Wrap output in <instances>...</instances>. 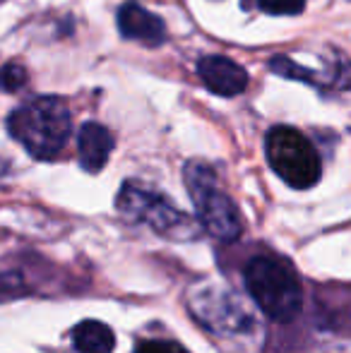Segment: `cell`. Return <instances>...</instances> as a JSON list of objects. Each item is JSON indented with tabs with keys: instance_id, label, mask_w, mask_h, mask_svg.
<instances>
[{
	"instance_id": "cell-6",
	"label": "cell",
	"mask_w": 351,
	"mask_h": 353,
	"mask_svg": "<svg viewBox=\"0 0 351 353\" xmlns=\"http://www.w3.org/2000/svg\"><path fill=\"white\" fill-rule=\"evenodd\" d=\"M118 212L135 223H145L159 236L169 238H188L195 226L188 221L183 212H178L164 195L140 185V183L126 181L116 197Z\"/></svg>"
},
{
	"instance_id": "cell-12",
	"label": "cell",
	"mask_w": 351,
	"mask_h": 353,
	"mask_svg": "<svg viewBox=\"0 0 351 353\" xmlns=\"http://www.w3.org/2000/svg\"><path fill=\"white\" fill-rule=\"evenodd\" d=\"M29 74H27V68L22 63H5L0 68V89L3 92H19V89L27 84Z\"/></svg>"
},
{
	"instance_id": "cell-2",
	"label": "cell",
	"mask_w": 351,
	"mask_h": 353,
	"mask_svg": "<svg viewBox=\"0 0 351 353\" xmlns=\"http://www.w3.org/2000/svg\"><path fill=\"white\" fill-rule=\"evenodd\" d=\"M253 303L274 322H291L303 307V286L294 265L279 255H255L243 270Z\"/></svg>"
},
{
	"instance_id": "cell-13",
	"label": "cell",
	"mask_w": 351,
	"mask_h": 353,
	"mask_svg": "<svg viewBox=\"0 0 351 353\" xmlns=\"http://www.w3.org/2000/svg\"><path fill=\"white\" fill-rule=\"evenodd\" d=\"M258 8L267 14H279V17H294L305 10V0H255Z\"/></svg>"
},
{
	"instance_id": "cell-5",
	"label": "cell",
	"mask_w": 351,
	"mask_h": 353,
	"mask_svg": "<svg viewBox=\"0 0 351 353\" xmlns=\"http://www.w3.org/2000/svg\"><path fill=\"white\" fill-rule=\"evenodd\" d=\"M188 307L192 310V317L212 334L241 336L258 330V322L245 301L224 283H197L188 296Z\"/></svg>"
},
{
	"instance_id": "cell-10",
	"label": "cell",
	"mask_w": 351,
	"mask_h": 353,
	"mask_svg": "<svg viewBox=\"0 0 351 353\" xmlns=\"http://www.w3.org/2000/svg\"><path fill=\"white\" fill-rule=\"evenodd\" d=\"M72 344L80 353H113L116 334L99 320H85L72 330Z\"/></svg>"
},
{
	"instance_id": "cell-9",
	"label": "cell",
	"mask_w": 351,
	"mask_h": 353,
	"mask_svg": "<svg viewBox=\"0 0 351 353\" xmlns=\"http://www.w3.org/2000/svg\"><path fill=\"white\" fill-rule=\"evenodd\" d=\"M113 152V135L101 123L89 121L77 132V154H80V166L87 173H99L108 163Z\"/></svg>"
},
{
	"instance_id": "cell-14",
	"label": "cell",
	"mask_w": 351,
	"mask_h": 353,
	"mask_svg": "<svg viewBox=\"0 0 351 353\" xmlns=\"http://www.w3.org/2000/svg\"><path fill=\"white\" fill-rule=\"evenodd\" d=\"M135 353H190L185 346H181L178 341H166V339H145L137 341Z\"/></svg>"
},
{
	"instance_id": "cell-4",
	"label": "cell",
	"mask_w": 351,
	"mask_h": 353,
	"mask_svg": "<svg viewBox=\"0 0 351 353\" xmlns=\"http://www.w3.org/2000/svg\"><path fill=\"white\" fill-rule=\"evenodd\" d=\"M265 157L272 171L294 190H308L323 176L318 149L291 125L270 128L265 137Z\"/></svg>"
},
{
	"instance_id": "cell-8",
	"label": "cell",
	"mask_w": 351,
	"mask_h": 353,
	"mask_svg": "<svg viewBox=\"0 0 351 353\" xmlns=\"http://www.w3.org/2000/svg\"><path fill=\"white\" fill-rule=\"evenodd\" d=\"M197 74L202 84L217 97H239L248 87V72L226 56H202L197 61Z\"/></svg>"
},
{
	"instance_id": "cell-11",
	"label": "cell",
	"mask_w": 351,
	"mask_h": 353,
	"mask_svg": "<svg viewBox=\"0 0 351 353\" xmlns=\"http://www.w3.org/2000/svg\"><path fill=\"white\" fill-rule=\"evenodd\" d=\"M270 70L279 77H286V79H296V82H303V84H310V87H318V89H332V82L325 79L320 72L310 70V68H303L299 65L296 61H291L289 56H274L270 61Z\"/></svg>"
},
{
	"instance_id": "cell-1",
	"label": "cell",
	"mask_w": 351,
	"mask_h": 353,
	"mask_svg": "<svg viewBox=\"0 0 351 353\" xmlns=\"http://www.w3.org/2000/svg\"><path fill=\"white\" fill-rule=\"evenodd\" d=\"M8 130L34 159L51 161L70 140V108L61 97L29 99L10 113Z\"/></svg>"
},
{
	"instance_id": "cell-3",
	"label": "cell",
	"mask_w": 351,
	"mask_h": 353,
	"mask_svg": "<svg viewBox=\"0 0 351 353\" xmlns=\"http://www.w3.org/2000/svg\"><path fill=\"white\" fill-rule=\"evenodd\" d=\"M183 178L200 226L221 243L239 241L243 233L241 210L219 188L214 168L200 159H192L183 166Z\"/></svg>"
},
{
	"instance_id": "cell-7",
	"label": "cell",
	"mask_w": 351,
	"mask_h": 353,
	"mask_svg": "<svg viewBox=\"0 0 351 353\" xmlns=\"http://www.w3.org/2000/svg\"><path fill=\"white\" fill-rule=\"evenodd\" d=\"M118 32L128 41L145 43V46L154 48L166 41V22L157 14H152L147 8H142L135 0H128L118 8L116 14Z\"/></svg>"
}]
</instances>
